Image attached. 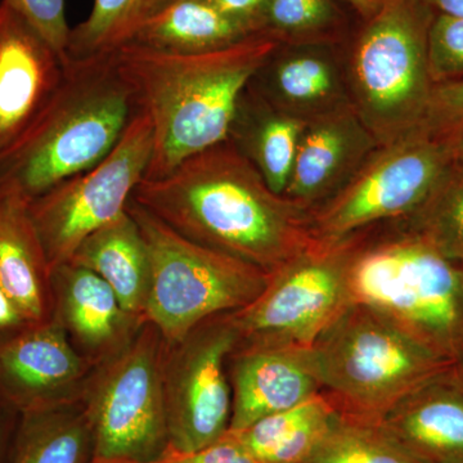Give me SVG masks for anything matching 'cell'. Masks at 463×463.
<instances>
[{
  "instance_id": "cell-31",
  "label": "cell",
  "mask_w": 463,
  "mask_h": 463,
  "mask_svg": "<svg viewBox=\"0 0 463 463\" xmlns=\"http://www.w3.org/2000/svg\"><path fill=\"white\" fill-rule=\"evenodd\" d=\"M428 66L434 85L463 78V17L435 11L428 33Z\"/></svg>"
},
{
  "instance_id": "cell-7",
  "label": "cell",
  "mask_w": 463,
  "mask_h": 463,
  "mask_svg": "<svg viewBox=\"0 0 463 463\" xmlns=\"http://www.w3.org/2000/svg\"><path fill=\"white\" fill-rule=\"evenodd\" d=\"M128 213L141 230L151 264L146 321L167 344L206 319L249 306L267 286L264 270L188 240L133 199Z\"/></svg>"
},
{
  "instance_id": "cell-35",
  "label": "cell",
  "mask_w": 463,
  "mask_h": 463,
  "mask_svg": "<svg viewBox=\"0 0 463 463\" xmlns=\"http://www.w3.org/2000/svg\"><path fill=\"white\" fill-rule=\"evenodd\" d=\"M224 14L242 21L258 33V20L267 0H210ZM259 35V33H258Z\"/></svg>"
},
{
  "instance_id": "cell-33",
  "label": "cell",
  "mask_w": 463,
  "mask_h": 463,
  "mask_svg": "<svg viewBox=\"0 0 463 463\" xmlns=\"http://www.w3.org/2000/svg\"><path fill=\"white\" fill-rule=\"evenodd\" d=\"M154 463H258L241 444L236 435L228 431L223 438L192 453H176L166 449Z\"/></svg>"
},
{
  "instance_id": "cell-8",
  "label": "cell",
  "mask_w": 463,
  "mask_h": 463,
  "mask_svg": "<svg viewBox=\"0 0 463 463\" xmlns=\"http://www.w3.org/2000/svg\"><path fill=\"white\" fill-rule=\"evenodd\" d=\"M164 349L163 335L146 321L123 352L91 371L80 399L90 463H154L166 452Z\"/></svg>"
},
{
  "instance_id": "cell-15",
  "label": "cell",
  "mask_w": 463,
  "mask_h": 463,
  "mask_svg": "<svg viewBox=\"0 0 463 463\" xmlns=\"http://www.w3.org/2000/svg\"><path fill=\"white\" fill-rule=\"evenodd\" d=\"M231 432L321 394L310 347L237 341L228 355Z\"/></svg>"
},
{
  "instance_id": "cell-25",
  "label": "cell",
  "mask_w": 463,
  "mask_h": 463,
  "mask_svg": "<svg viewBox=\"0 0 463 463\" xmlns=\"http://www.w3.org/2000/svg\"><path fill=\"white\" fill-rule=\"evenodd\" d=\"M361 21L344 0H267L258 33L282 45H346Z\"/></svg>"
},
{
  "instance_id": "cell-34",
  "label": "cell",
  "mask_w": 463,
  "mask_h": 463,
  "mask_svg": "<svg viewBox=\"0 0 463 463\" xmlns=\"http://www.w3.org/2000/svg\"><path fill=\"white\" fill-rule=\"evenodd\" d=\"M32 325L35 323L30 322L14 301L0 288V344L16 336Z\"/></svg>"
},
{
  "instance_id": "cell-30",
  "label": "cell",
  "mask_w": 463,
  "mask_h": 463,
  "mask_svg": "<svg viewBox=\"0 0 463 463\" xmlns=\"http://www.w3.org/2000/svg\"><path fill=\"white\" fill-rule=\"evenodd\" d=\"M420 127L443 143L463 167V78L432 87Z\"/></svg>"
},
{
  "instance_id": "cell-21",
  "label": "cell",
  "mask_w": 463,
  "mask_h": 463,
  "mask_svg": "<svg viewBox=\"0 0 463 463\" xmlns=\"http://www.w3.org/2000/svg\"><path fill=\"white\" fill-rule=\"evenodd\" d=\"M307 124L273 108L246 85L227 141L260 173L270 190L283 194Z\"/></svg>"
},
{
  "instance_id": "cell-39",
  "label": "cell",
  "mask_w": 463,
  "mask_h": 463,
  "mask_svg": "<svg viewBox=\"0 0 463 463\" xmlns=\"http://www.w3.org/2000/svg\"><path fill=\"white\" fill-rule=\"evenodd\" d=\"M463 365V364H462Z\"/></svg>"
},
{
  "instance_id": "cell-18",
  "label": "cell",
  "mask_w": 463,
  "mask_h": 463,
  "mask_svg": "<svg viewBox=\"0 0 463 463\" xmlns=\"http://www.w3.org/2000/svg\"><path fill=\"white\" fill-rule=\"evenodd\" d=\"M379 146L353 108L310 121L283 196L309 214L345 187Z\"/></svg>"
},
{
  "instance_id": "cell-2",
  "label": "cell",
  "mask_w": 463,
  "mask_h": 463,
  "mask_svg": "<svg viewBox=\"0 0 463 463\" xmlns=\"http://www.w3.org/2000/svg\"><path fill=\"white\" fill-rule=\"evenodd\" d=\"M277 43L255 35L212 53L181 56L129 44L112 54L148 115L154 151L146 179L227 141L237 103Z\"/></svg>"
},
{
  "instance_id": "cell-1",
  "label": "cell",
  "mask_w": 463,
  "mask_h": 463,
  "mask_svg": "<svg viewBox=\"0 0 463 463\" xmlns=\"http://www.w3.org/2000/svg\"><path fill=\"white\" fill-rule=\"evenodd\" d=\"M133 200L188 240L268 274L316 241L307 213L270 190L228 141L143 179Z\"/></svg>"
},
{
  "instance_id": "cell-5",
  "label": "cell",
  "mask_w": 463,
  "mask_h": 463,
  "mask_svg": "<svg viewBox=\"0 0 463 463\" xmlns=\"http://www.w3.org/2000/svg\"><path fill=\"white\" fill-rule=\"evenodd\" d=\"M321 394L343 416L379 423L421 381L455 364L377 310L352 303L310 347Z\"/></svg>"
},
{
  "instance_id": "cell-27",
  "label": "cell",
  "mask_w": 463,
  "mask_h": 463,
  "mask_svg": "<svg viewBox=\"0 0 463 463\" xmlns=\"http://www.w3.org/2000/svg\"><path fill=\"white\" fill-rule=\"evenodd\" d=\"M173 0H93L90 14L71 27L67 60L109 56L137 36Z\"/></svg>"
},
{
  "instance_id": "cell-17",
  "label": "cell",
  "mask_w": 463,
  "mask_h": 463,
  "mask_svg": "<svg viewBox=\"0 0 463 463\" xmlns=\"http://www.w3.org/2000/svg\"><path fill=\"white\" fill-rule=\"evenodd\" d=\"M52 319L96 368L123 352L143 325L129 315L99 276L67 261L52 269Z\"/></svg>"
},
{
  "instance_id": "cell-12",
  "label": "cell",
  "mask_w": 463,
  "mask_h": 463,
  "mask_svg": "<svg viewBox=\"0 0 463 463\" xmlns=\"http://www.w3.org/2000/svg\"><path fill=\"white\" fill-rule=\"evenodd\" d=\"M240 339L232 312L200 323L164 349L167 449L192 453L230 430L232 389L228 355Z\"/></svg>"
},
{
  "instance_id": "cell-14",
  "label": "cell",
  "mask_w": 463,
  "mask_h": 463,
  "mask_svg": "<svg viewBox=\"0 0 463 463\" xmlns=\"http://www.w3.org/2000/svg\"><path fill=\"white\" fill-rule=\"evenodd\" d=\"M93 367L52 319L0 344V402L20 414L74 404Z\"/></svg>"
},
{
  "instance_id": "cell-22",
  "label": "cell",
  "mask_w": 463,
  "mask_h": 463,
  "mask_svg": "<svg viewBox=\"0 0 463 463\" xmlns=\"http://www.w3.org/2000/svg\"><path fill=\"white\" fill-rule=\"evenodd\" d=\"M69 261L99 276L114 289L121 307L146 322L151 264L141 230L128 209L114 223L87 237Z\"/></svg>"
},
{
  "instance_id": "cell-16",
  "label": "cell",
  "mask_w": 463,
  "mask_h": 463,
  "mask_svg": "<svg viewBox=\"0 0 463 463\" xmlns=\"http://www.w3.org/2000/svg\"><path fill=\"white\" fill-rule=\"evenodd\" d=\"M248 85L273 108L306 123L353 108L346 45L277 44Z\"/></svg>"
},
{
  "instance_id": "cell-23",
  "label": "cell",
  "mask_w": 463,
  "mask_h": 463,
  "mask_svg": "<svg viewBox=\"0 0 463 463\" xmlns=\"http://www.w3.org/2000/svg\"><path fill=\"white\" fill-rule=\"evenodd\" d=\"M258 35L210 0H173L143 27L132 44L161 53H212Z\"/></svg>"
},
{
  "instance_id": "cell-28",
  "label": "cell",
  "mask_w": 463,
  "mask_h": 463,
  "mask_svg": "<svg viewBox=\"0 0 463 463\" xmlns=\"http://www.w3.org/2000/svg\"><path fill=\"white\" fill-rule=\"evenodd\" d=\"M303 463H422L399 446L379 423L337 414Z\"/></svg>"
},
{
  "instance_id": "cell-24",
  "label": "cell",
  "mask_w": 463,
  "mask_h": 463,
  "mask_svg": "<svg viewBox=\"0 0 463 463\" xmlns=\"http://www.w3.org/2000/svg\"><path fill=\"white\" fill-rule=\"evenodd\" d=\"M337 414L330 402L318 394L232 434L258 463H303Z\"/></svg>"
},
{
  "instance_id": "cell-13",
  "label": "cell",
  "mask_w": 463,
  "mask_h": 463,
  "mask_svg": "<svg viewBox=\"0 0 463 463\" xmlns=\"http://www.w3.org/2000/svg\"><path fill=\"white\" fill-rule=\"evenodd\" d=\"M65 58L7 0H0V163L14 154L50 106Z\"/></svg>"
},
{
  "instance_id": "cell-20",
  "label": "cell",
  "mask_w": 463,
  "mask_h": 463,
  "mask_svg": "<svg viewBox=\"0 0 463 463\" xmlns=\"http://www.w3.org/2000/svg\"><path fill=\"white\" fill-rule=\"evenodd\" d=\"M0 288L32 323L52 321V267L30 200L0 183Z\"/></svg>"
},
{
  "instance_id": "cell-19",
  "label": "cell",
  "mask_w": 463,
  "mask_h": 463,
  "mask_svg": "<svg viewBox=\"0 0 463 463\" xmlns=\"http://www.w3.org/2000/svg\"><path fill=\"white\" fill-rule=\"evenodd\" d=\"M379 425L420 462L463 463V365L421 381Z\"/></svg>"
},
{
  "instance_id": "cell-4",
  "label": "cell",
  "mask_w": 463,
  "mask_h": 463,
  "mask_svg": "<svg viewBox=\"0 0 463 463\" xmlns=\"http://www.w3.org/2000/svg\"><path fill=\"white\" fill-rule=\"evenodd\" d=\"M138 109L112 54L67 60L50 106L0 163V183L30 201L42 196L109 156Z\"/></svg>"
},
{
  "instance_id": "cell-9",
  "label": "cell",
  "mask_w": 463,
  "mask_h": 463,
  "mask_svg": "<svg viewBox=\"0 0 463 463\" xmlns=\"http://www.w3.org/2000/svg\"><path fill=\"white\" fill-rule=\"evenodd\" d=\"M449 149L419 127L379 146L332 199L307 214L313 237L339 242L356 232L412 219L455 170Z\"/></svg>"
},
{
  "instance_id": "cell-3",
  "label": "cell",
  "mask_w": 463,
  "mask_h": 463,
  "mask_svg": "<svg viewBox=\"0 0 463 463\" xmlns=\"http://www.w3.org/2000/svg\"><path fill=\"white\" fill-rule=\"evenodd\" d=\"M341 241L353 303L373 307L435 354L463 364V263L446 257L407 219Z\"/></svg>"
},
{
  "instance_id": "cell-37",
  "label": "cell",
  "mask_w": 463,
  "mask_h": 463,
  "mask_svg": "<svg viewBox=\"0 0 463 463\" xmlns=\"http://www.w3.org/2000/svg\"><path fill=\"white\" fill-rule=\"evenodd\" d=\"M350 9L354 12L359 21H367L374 14H379L381 8L388 0H344Z\"/></svg>"
},
{
  "instance_id": "cell-10",
  "label": "cell",
  "mask_w": 463,
  "mask_h": 463,
  "mask_svg": "<svg viewBox=\"0 0 463 463\" xmlns=\"http://www.w3.org/2000/svg\"><path fill=\"white\" fill-rule=\"evenodd\" d=\"M152 151L151 121L139 109L109 156L30 201V214L52 269L67 263L91 233L127 213L147 175Z\"/></svg>"
},
{
  "instance_id": "cell-11",
  "label": "cell",
  "mask_w": 463,
  "mask_h": 463,
  "mask_svg": "<svg viewBox=\"0 0 463 463\" xmlns=\"http://www.w3.org/2000/svg\"><path fill=\"white\" fill-rule=\"evenodd\" d=\"M352 303L345 242L316 240L269 273L260 295L232 319L239 341L312 347Z\"/></svg>"
},
{
  "instance_id": "cell-36",
  "label": "cell",
  "mask_w": 463,
  "mask_h": 463,
  "mask_svg": "<svg viewBox=\"0 0 463 463\" xmlns=\"http://www.w3.org/2000/svg\"><path fill=\"white\" fill-rule=\"evenodd\" d=\"M21 414L0 402V463H11Z\"/></svg>"
},
{
  "instance_id": "cell-6",
  "label": "cell",
  "mask_w": 463,
  "mask_h": 463,
  "mask_svg": "<svg viewBox=\"0 0 463 463\" xmlns=\"http://www.w3.org/2000/svg\"><path fill=\"white\" fill-rule=\"evenodd\" d=\"M434 14L423 0H388L346 44L353 108L380 146L421 124L434 87L428 66Z\"/></svg>"
},
{
  "instance_id": "cell-32",
  "label": "cell",
  "mask_w": 463,
  "mask_h": 463,
  "mask_svg": "<svg viewBox=\"0 0 463 463\" xmlns=\"http://www.w3.org/2000/svg\"><path fill=\"white\" fill-rule=\"evenodd\" d=\"M67 61L70 32L66 0H7Z\"/></svg>"
},
{
  "instance_id": "cell-29",
  "label": "cell",
  "mask_w": 463,
  "mask_h": 463,
  "mask_svg": "<svg viewBox=\"0 0 463 463\" xmlns=\"http://www.w3.org/2000/svg\"><path fill=\"white\" fill-rule=\"evenodd\" d=\"M410 223L446 257L463 263V167L456 166Z\"/></svg>"
},
{
  "instance_id": "cell-38",
  "label": "cell",
  "mask_w": 463,
  "mask_h": 463,
  "mask_svg": "<svg viewBox=\"0 0 463 463\" xmlns=\"http://www.w3.org/2000/svg\"><path fill=\"white\" fill-rule=\"evenodd\" d=\"M432 9L463 17V0H423Z\"/></svg>"
},
{
  "instance_id": "cell-26",
  "label": "cell",
  "mask_w": 463,
  "mask_h": 463,
  "mask_svg": "<svg viewBox=\"0 0 463 463\" xmlns=\"http://www.w3.org/2000/svg\"><path fill=\"white\" fill-rule=\"evenodd\" d=\"M90 428L80 402L21 414L11 463H90Z\"/></svg>"
}]
</instances>
